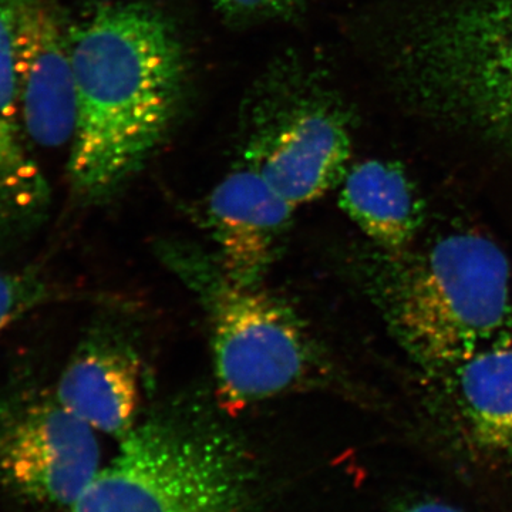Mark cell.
<instances>
[{"mask_svg": "<svg viewBox=\"0 0 512 512\" xmlns=\"http://www.w3.org/2000/svg\"><path fill=\"white\" fill-rule=\"evenodd\" d=\"M393 69L421 113L512 160V0H450L424 10L404 26Z\"/></svg>", "mask_w": 512, "mask_h": 512, "instance_id": "cell-4", "label": "cell"}, {"mask_svg": "<svg viewBox=\"0 0 512 512\" xmlns=\"http://www.w3.org/2000/svg\"><path fill=\"white\" fill-rule=\"evenodd\" d=\"M301 0H215L217 9L232 22L285 19L295 15Z\"/></svg>", "mask_w": 512, "mask_h": 512, "instance_id": "cell-15", "label": "cell"}, {"mask_svg": "<svg viewBox=\"0 0 512 512\" xmlns=\"http://www.w3.org/2000/svg\"><path fill=\"white\" fill-rule=\"evenodd\" d=\"M120 441L70 512H258L254 460L207 407H161Z\"/></svg>", "mask_w": 512, "mask_h": 512, "instance_id": "cell-2", "label": "cell"}, {"mask_svg": "<svg viewBox=\"0 0 512 512\" xmlns=\"http://www.w3.org/2000/svg\"><path fill=\"white\" fill-rule=\"evenodd\" d=\"M377 284L387 325L424 373L510 338V264L478 232H450L420 251L387 254Z\"/></svg>", "mask_w": 512, "mask_h": 512, "instance_id": "cell-3", "label": "cell"}, {"mask_svg": "<svg viewBox=\"0 0 512 512\" xmlns=\"http://www.w3.org/2000/svg\"><path fill=\"white\" fill-rule=\"evenodd\" d=\"M43 296L45 291L35 279L0 271V333L35 308Z\"/></svg>", "mask_w": 512, "mask_h": 512, "instance_id": "cell-14", "label": "cell"}, {"mask_svg": "<svg viewBox=\"0 0 512 512\" xmlns=\"http://www.w3.org/2000/svg\"><path fill=\"white\" fill-rule=\"evenodd\" d=\"M23 126L33 144L62 147L76 127L70 29L53 0H5Z\"/></svg>", "mask_w": 512, "mask_h": 512, "instance_id": "cell-8", "label": "cell"}, {"mask_svg": "<svg viewBox=\"0 0 512 512\" xmlns=\"http://www.w3.org/2000/svg\"><path fill=\"white\" fill-rule=\"evenodd\" d=\"M295 210L251 165L229 173L207 205L222 274L235 284L261 285L285 247Z\"/></svg>", "mask_w": 512, "mask_h": 512, "instance_id": "cell-10", "label": "cell"}, {"mask_svg": "<svg viewBox=\"0 0 512 512\" xmlns=\"http://www.w3.org/2000/svg\"><path fill=\"white\" fill-rule=\"evenodd\" d=\"M28 141L13 66L8 8L0 0V239L28 227L45 208L49 195Z\"/></svg>", "mask_w": 512, "mask_h": 512, "instance_id": "cell-12", "label": "cell"}, {"mask_svg": "<svg viewBox=\"0 0 512 512\" xmlns=\"http://www.w3.org/2000/svg\"><path fill=\"white\" fill-rule=\"evenodd\" d=\"M242 126L245 164L295 208L319 200L348 174L345 113L296 60L274 64L258 80Z\"/></svg>", "mask_w": 512, "mask_h": 512, "instance_id": "cell-6", "label": "cell"}, {"mask_svg": "<svg viewBox=\"0 0 512 512\" xmlns=\"http://www.w3.org/2000/svg\"><path fill=\"white\" fill-rule=\"evenodd\" d=\"M92 427L56 399H0V494L26 507L70 508L100 470Z\"/></svg>", "mask_w": 512, "mask_h": 512, "instance_id": "cell-7", "label": "cell"}, {"mask_svg": "<svg viewBox=\"0 0 512 512\" xmlns=\"http://www.w3.org/2000/svg\"><path fill=\"white\" fill-rule=\"evenodd\" d=\"M424 375L451 441L476 460L512 466V339Z\"/></svg>", "mask_w": 512, "mask_h": 512, "instance_id": "cell-9", "label": "cell"}, {"mask_svg": "<svg viewBox=\"0 0 512 512\" xmlns=\"http://www.w3.org/2000/svg\"><path fill=\"white\" fill-rule=\"evenodd\" d=\"M210 319L217 400L229 413L309 386L322 356L305 325L259 286L235 284L207 262L184 261Z\"/></svg>", "mask_w": 512, "mask_h": 512, "instance_id": "cell-5", "label": "cell"}, {"mask_svg": "<svg viewBox=\"0 0 512 512\" xmlns=\"http://www.w3.org/2000/svg\"><path fill=\"white\" fill-rule=\"evenodd\" d=\"M140 377V360L130 346L92 336L63 370L56 400L93 430L123 439L137 423Z\"/></svg>", "mask_w": 512, "mask_h": 512, "instance_id": "cell-11", "label": "cell"}, {"mask_svg": "<svg viewBox=\"0 0 512 512\" xmlns=\"http://www.w3.org/2000/svg\"><path fill=\"white\" fill-rule=\"evenodd\" d=\"M396 512H466L458 510L451 505L439 503V501H417V503H410L403 505Z\"/></svg>", "mask_w": 512, "mask_h": 512, "instance_id": "cell-16", "label": "cell"}, {"mask_svg": "<svg viewBox=\"0 0 512 512\" xmlns=\"http://www.w3.org/2000/svg\"><path fill=\"white\" fill-rule=\"evenodd\" d=\"M76 127L69 180L103 202L146 165L173 127L187 90V56L167 15L141 2L92 6L70 28Z\"/></svg>", "mask_w": 512, "mask_h": 512, "instance_id": "cell-1", "label": "cell"}, {"mask_svg": "<svg viewBox=\"0 0 512 512\" xmlns=\"http://www.w3.org/2000/svg\"><path fill=\"white\" fill-rule=\"evenodd\" d=\"M339 205L387 254L412 248L424 224V204L402 165L370 160L343 180Z\"/></svg>", "mask_w": 512, "mask_h": 512, "instance_id": "cell-13", "label": "cell"}]
</instances>
